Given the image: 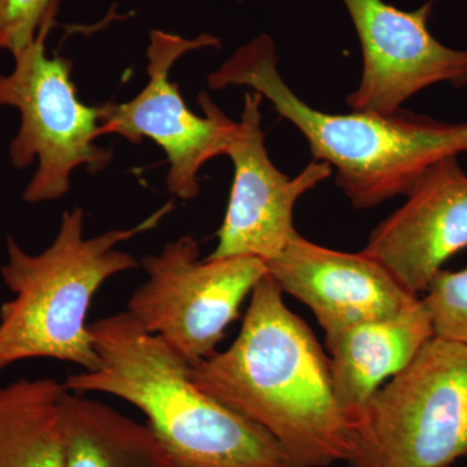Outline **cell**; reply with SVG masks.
Returning a JSON list of instances; mask_svg holds the SVG:
<instances>
[{
    "label": "cell",
    "instance_id": "2",
    "mask_svg": "<svg viewBox=\"0 0 467 467\" xmlns=\"http://www.w3.org/2000/svg\"><path fill=\"white\" fill-rule=\"evenodd\" d=\"M90 333L100 367L67 377V391L140 409L174 467H292L265 430L198 389L192 365L125 310L90 324Z\"/></svg>",
    "mask_w": 467,
    "mask_h": 467
},
{
    "label": "cell",
    "instance_id": "13",
    "mask_svg": "<svg viewBox=\"0 0 467 467\" xmlns=\"http://www.w3.org/2000/svg\"><path fill=\"white\" fill-rule=\"evenodd\" d=\"M431 337V316L422 299L392 317L326 335L335 396L350 420L384 383L413 361Z\"/></svg>",
    "mask_w": 467,
    "mask_h": 467
},
{
    "label": "cell",
    "instance_id": "3",
    "mask_svg": "<svg viewBox=\"0 0 467 467\" xmlns=\"http://www.w3.org/2000/svg\"><path fill=\"white\" fill-rule=\"evenodd\" d=\"M213 90L247 86L273 104L309 144L315 161L327 162L356 209L405 195L435 162L467 153V122L436 121L409 112H322L285 84L272 36L261 34L208 77Z\"/></svg>",
    "mask_w": 467,
    "mask_h": 467
},
{
    "label": "cell",
    "instance_id": "10",
    "mask_svg": "<svg viewBox=\"0 0 467 467\" xmlns=\"http://www.w3.org/2000/svg\"><path fill=\"white\" fill-rule=\"evenodd\" d=\"M263 99L254 91L245 94L242 119L226 153L234 164L232 193L209 260L275 259L299 234L294 226L297 201L333 173L327 162L313 160L290 178L273 164L261 126Z\"/></svg>",
    "mask_w": 467,
    "mask_h": 467
},
{
    "label": "cell",
    "instance_id": "6",
    "mask_svg": "<svg viewBox=\"0 0 467 467\" xmlns=\"http://www.w3.org/2000/svg\"><path fill=\"white\" fill-rule=\"evenodd\" d=\"M50 30L16 52L15 69L0 75V106L20 110V130L9 144V159L17 169L38 160V168L24 192L32 204L57 201L70 186L75 169L100 173L112 161L110 150L98 147L101 137L100 106H85L72 81L73 61L46 54Z\"/></svg>",
    "mask_w": 467,
    "mask_h": 467
},
{
    "label": "cell",
    "instance_id": "16",
    "mask_svg": "<svg viewBox=\"0 0 467 467\" xmlns=\"http://www.w3.org/2000/svg\"><path fill=\"white\" fill-rule=\"evenodd\" d=\"M422 301L431 316L434 337L467 346V267L441 270Z\"/></svg>",
    "mask_w": 467,
    "mask_h": 467
},
{
    "label": "cell",
    "instance_id": "5",
    "mask_svg": "<svg viewBox=\"0 0 467 467\" xmlns=\"http://www.w3.org/2000/svg\"><path fill=\"white\" fill-rule=\"evenodd\" d=\"M349 467H450L467 456V346L431 337L353 418Z\"/></svg>",
    "mask_w": 467,
    "mask_h": 467
},
{
    "label": "cell",
    "instance_id": "8",
    "mask_svg": "<svg viewBox=\"0 0 467 467\" xmlns=\"http://www.w3.org/2000/svg\"><path fill=\"white\" fill-rule=\"evenodd\" d=\"M149 50V84L134 99L125 103L100 104L101 133L117 134L133 144L150 138L167 153L168 190L181 201L199 196L198 174L202 165L226 155L238 122L233 121L205 92L199 95L205 116L187 109L178 85L169 78L175 61L190 51L218 47L220 39L202 34L184 39L152 30Z\"/></svg>",
    "mask_w": 467,
    "mask_h": 467
},
{
    "label": "cell",
    "instance_id": "14",
    "mask_svg": "<svg viewBox=\"0 0 467 467\" xmlns=\"http://www.w3.org/2000/svg\"><path fill=\"white\" fill-rule=\"evenodd\" d=\"M64 467H174L147 423L82 393L60 401Z\"/></svg>",
    "mask_w": 467,
    "mask_h": 467
},
{
    "label": "cell",
    "instance_id": "15",
    "mask_svg": "<svg viewBox=\"0 0 467 467\" xmlns=\"http://www.w3.org/2000/svg\"><path fill=\"white\" fill-rule=\"evenodd\" d=\"M64 392L50 378L0 387V467H64Z\"/></svg>",
    "mask_w": 467,
    "mask_h": 467
},
{
    "label": "cell",
    "instance_id": "12",
    "mask_svg": "<svg viewBox=\"0 0 467 467\" xmlns=\"http://www.w3.org/2000/svg\"><path fill=\"white\" fill-rule=\"evenodd\" d=\"M265 265L284 294L312 310L326 335L392 317L420 300L362 252L330 250L300 234Z\"/></svg>",
    "mask_w": 467,
    "mask_h": 467
},
{
    "label": "cell",
    "instance_id": "11",
    "mask_svg": "<svg viewBox=\"0 0 467 467\" xmlns=\"http://www.w3.org/2000/svg\"><path fill=\"white\" fill-rule=\"evenodd\" d=\"M465 248L467 174L451 156L420 175L405 204L373 230L361 252L418 296L442 264Z\"/></svg>",
    "mask_w": 467,
    "mask_h": 467
},
{
    "label": "cell",
    "instance_id": "9",
    "mask_svg": "<svg viewBox=\"0 0 467 467\" xmlns=\"http://www.w3.org/2000/svg\"><path fill=\"white\" fill-rule=\"evenodd\" d=\"M342 2L362 51L361 79L347 97L350 109L391 116L430 86H467V50L447 47L430 32L436 0L416 11H402L384 0Z\"/></svg>",
    "mask_w": 467,
    "mask_h": 467
},
{
    "label": "cell",
    "instance_id": "17",
    "mask_svg": "<svg viewBox=\"0 0 467 467\" xmlns=\"http://www.w3.org/2000/svg\"><path fill=\"white\" fill-rule=\"evenodd\" d=\"M60 0H0V50L12 55L51 30Z\"/></svg>",
    "mask_w": 467,
    "mask_h": 467
},
{
    "label": "cell",
    "instance_id": "1",
    "mask_svg": "<svg viewBox=\"0 0 467 467\" xmlns=\"http://www.w3.org/2000/svg\"><path fill=\"white\" fill-rule=\"evenodd\" d=\"M190 376L265 430L292 467H328L352 456V420L335 396L330 361L267 273L232 346L192 367Z\"/></svg>",
    "mask_w": 467,
    "mask_h": 467
},
{
    "label": "cell",
    "instance_id": "4",
    "mask_svg": "<svg viewBox=\"0 0 467 467\" xmlns=\"http://www.w3.org/2000/svg\"><path fill=\"white\" fill-rule=\"evenodd\" d=\"M171 205L131 229L85 236V212L66 211L50 247L30 254L12 236L7 263L0 267L12 299L0 306V370L32 358L69 362L82 371L100 367L88 324L97 292L112 276L137 269L135 257L117 250L153 229Z\"/></svg>",
    "mask_w": 467,
    "mask_h": 467
},
{
    "label": "cell",
    "instance_id": "7",
    "mask_svg": "<svg viewBox=\"0 0 467 467\" xmlns=\"http://www.w3.org/2000/svg\"><path fill=\"white\" fill-rule=\"evenodd\" d=\"M142 266L147 279L125 312L192 367L216 355L227 327L267 273L257 257L202 259L198 241L189 235L143 257Z\"/></svg>",
    "mask_w": 467,
    "mask_h": 467
}]
</instances>
